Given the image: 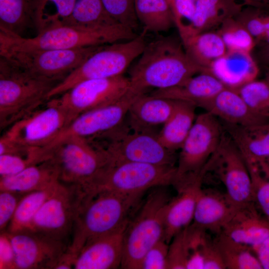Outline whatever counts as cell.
<instances>
[{
  "label": "cell",
  "instance_id": "obj_1",
  "mask_svg": "<svg viewBox=\"0 0 269 269\" xmlns=\"http://www.w3.org/2000/svg\"><path fill=\"white\" fill-rule=\"evenodd\" d=\"M130 71V90L142 95L150 89L163 90L178 86L203 68L188 57L180 40L161 36L146 43Z\"/></svg>",
  "mask_w": 269,
  "mask_h": 269
},
{
  "label": "cell",
  "instance_id": "obj_2",
  "mask_svg": "<svg viewBox=\"0 0 269 269\" xmlns=\"http://www.w3.org/2000/svg\"><path fill=\"white\" fill-rule=\"evenodd\" d=\"M143 194L82 191L68 250L77 255L88 242L127 225Z\"/></svg>",
  "mask_w": 269,
  "mask_h": 269
},
{
  "label": "cell",
  "instance_id": "obj_3",
  "mask_svg": "<svg viewBox=\"0 0 269 269\" xmlns=\"http://www.w3.org/2000/svg\"><path fill=\"white\" fill-rule=\"evenodd\" d=\"M137 35L133 29L119 23L95 27L59 25L38 32L31 38L0 29V53L101 46L129 40Z\"/></svg>",
  "mask_w": 269,
  "mask_h": 269
},
{
  "label": "cell",
  "instance_id": "obj_4",
  "mask_svg": "<svg viewBox=\"0 0 269 269\" xmlns=\"http://www.w3.org/2000/svg\"><path fill=\"white\" fill-rule=\"evenodd\" d=\"M61 81L33 74L0 56V130L37 110Z\"/></svg>",
  "mask_w": 269,
  "mask_h": 269
},
{
  "label": "cell",
  "instance_id": "obj_5",
  "mask_svg": "<svg viewBox=\"0 0 269 269\" xmlns=\"http://www.w3.org/2000/svg\"><path fill=\"white\" fill-rule=\"evenodd\" d=\"M170 200L165 190L152 192L140 204L125 229L121 267L140 269L146 252L164 235V213Z\"/></svg>",
  "mask_w": 269,
  "mask_h": 269
},
{
  "label": "cell",
  "instance_id": "obj_6",
  "mask_svg": "<svg viewBox=\"0 0 269 269\" xmlns=\"http://www.w3.org/2000/svg\"><path fill=\"white\" fill-rule=\"evenodd\" d=\"M146 33L143 30L132 39L103 45L54 87L47 100L61 95L83 81L123 75L144 50Z\"/></svg>",
  "mask_w": 269,
  "mask_h": 269
},
{
  "label": "cell",
  "instance_id": "obj_7",
  "mask_svg": "<svg viewBox=\"0 0 269 269\" xmlns=\"http://www.w3.org/2000/svg\"><path fill=\"white\" fill-rule=\"evenodd\" d=\"M49 152L59 171L60 181L82 189L89 186L109 163L102 147L82 137L66 139Z\"/></svg>",
  "mask_w": 269,
  "mask_h": 269
},
{
  "label": "cell",
  "instance_id": "obj_8",
  "mask_svg": "<svg viewBox=\"0 0 269 269\" xmlns=\"http://www.w3.org/2000/svg\"><path fill=\"white\" fill-rule=\"evenodd\" d=\"M176 172L175 166L133 162H110L85 191L143 194L152 187L173 185Z\"/></svg>",
  "mask_w": 269,
  "mask_h": 269
},
{
  "label": "cell",
  "instance_id": "obj_9",
  "mask_svg": "<svg viewBox=\"0 0 269 269\" xmlns=\"http://www.w3.org/2000/svg\"><path fill=\"white\" fill-rule=\"evenodd\" d=\"M223 128L218 118L208 112L196 117L179 149L174 184L205 174V166L219 146Z\"/></svg>",
  "mask_w": 269,
  "mask_h": 269
},
{
  "label": "cell",
  "instance_id": "obj_10",
  "mask_svg": "<svg viewBox=\"0 0 269 269\" xmlns=\"http://www.w3.org/2000/svg\"><path fill=\"white\" fill-rule=\"evenodd\" d=\"M73 117L55 98L8 128L0 137L20 146L42 148L50 143L73 120Z\"/></svg>",
  "mask_w": 269,
  "mask_h": 269
},
{
  "label": "cell",
  "instance_id": "obj_11",
  "mask_svg": "<svg viewBox=\"0 0 269 269\" xmlns=\"http://www.w3.org/2000/svg\"><path fill=\"white\" fill-rule=\"evenodd\" d=\"M121 126L105 138V150L111 163L133 162L174 166V152L166 148L157 134L149 132L130 133Z\"/></svg>",
  "mask_w": 269,
  "mask_h": 269
},
{
  "label": "cell",
  "instance_id": "obj_12",
  "mask_svg": "<svg viewBox=\"0 0 269 269\" xmlns=\"http://www.w3.org/2000/svg\"><path fill=\"white\" fill-rule=\"evenodd\" d=\"M214 169L225 188V194L236 208L253 203L252 183L247 163L225 131L219 146L205 169Z\"/></svg>",
  "mask_w": 269,
  "mask_h": 269
},
{
  "label": "cell",
  "instance_id": "obj_13",
  "mask_svg": "<svg viewBox=\"0 0 269 269\" xmlns=\"http://www.w3.org/2000/svg\"><path fill=\"white\" fill-rule=\"evenodd\" d=\"M140 95L129 89L118 101L79 115L43 149L49 152L58 143L72 137L91 141L104 137L123 126L130 106Z\"/></svg>",
  "mask_w": 269,
  "mask_h": 269
},
{
  "label": "cell",
  "instance_id": "obj_14",
  "mask_svg": "<svg viewBox=\"0 0 269 269\" xmlns=\"http://www.w3.org/2000/svg\"><path fill=\"white\" fill-rule=\"evenodd\" d=\"M103 46L13 51L0 53V56L33 74L62 81Z\"/></svg>",
  "mask_w": 269,
  "mask_h": 269
},
{
  "label": "cell",
  "instance_id": "obj_15",
  "mask_svg": "<svg viewBox=\"0 0 269 269\" xmlns=\"http://www.w3.org/2000/svg\"><path fill=\"white\" fill-rule=\"evenodd\" d=\"M81 194L79 187L60 182L37 213L29 230L66 242L72 235Z\"/></svg>",
  "mask_w": 269,
  "mask_h": 269
},
{
  "label": "cell",
  "instance_id": "obj_16",
  "mask_svg": "<svg viewBox=\"0 0 269 269\" xmlns=\"http://www.w3.org/2000/svg\"><path fill=\"white\" fill-rule=\"evenodd\" d=\"M129 77L123 75L81 82L57 98V102L74 119L79 115L111 104L130 89Z\"/></svg>",
  "mask_w": 269,
  "mask_h": 269
},
{
  "label": "cell",
  "instance_id": "obj_17",
  "mask_svg": "<svg viewBox=\"0 0 269 269\" xmlns=\"http://www.w3.org/2000/svg\"><path fill=\"white\" fill-rule=\"evenodd\" d=\"M7 233L14 253L15 269H54L69 246L66 242L31 230Z\"/></svg>",
  "mask_w": 269,
  "mask_h": 269
},
{
  "label": "cell",
  "instance_id": "obj_18",
  "mask_svg": "<svg viewBox=\"0 0 269 269\" xmlns=\"http://www.w3.org/2000/svg\"><path fill=\"white\" fill-rule=\"evenodd\" d=\"M204 174L184 180L174 186L177 194L167 203L164 213L163 239L169 244L172 239L192 222L197 199L202 189Z\"/></svg>",
  "mask_w": 269,
  "mask_h": 269
},
{
  "label": "cell",
  "instance_id": "obj_19",
  "mask_svg": "<svg viewBox=\"0 0 269 269\" xmlns=\"http://www.w3.org/2000/svg\"><path fill=\"white\" fill-rule=\"evenodd\" d=\"M127 225L86 243L77 254L74 269H115L121 267L124 235Z\"/></svg>",
  "mask_w": 269,
  "mask_h": 269
},
{
  "label": "cell",
  "instance_id": "obj_20",
  "mask_svg": "<svg viewBox=\"0 0 269 269\" xmlns=\"http://www.w3.org/2000/svg\"><path fill=\"white\" fill-rule=\"evenodd\" d=\"M220 233L252 249L269 237V222L253 202L237 208Z\"/></svg>",
  "mask_w": 269,
  "mask_h": 269
},
{
  "label": "cell",
  "instance_id": "obj_21",
  "mask_svg": "<svg viewBox=\"0 0 269 269\" xmlns=\"http://www.w3.org/2000/svg\"><path fill=\"white\" fill-rule=\"evenodd\" d=\"M248 166L259 168L269 158V122L249 126L223 124Z\"/></svg>",
  "mask_w": 269,
  "mask_h": 269
},
{
  "label": "cell",
  "instance_id": "obj_22",
  "mask_svg": "<svg viewBox=\"0 0 269 269\" xmlns=\"http://www.w3.org/2000/svg\"><path fill=\"white\" fill-rule=\"evenodd\" d=\"M176 100L146 94L139 96L130 106L127 116L133 132L152 133L163 125L172 114Z\"/></svg>",
  "mask_w": 269,
  "mask_h": 269
},
{
  "label": "cell",
  "instance_id": "obj_23",
  "mask_svg": "<svg viewBox=\"0 0 269 269\" xmlns=\"http://www.w3.org/2000/svg\"><path fill=\"white\" fill-rule=\"evenodd\" d=\"M259 65L252 53L229 52L215 61L208 72L217 78L225 88L237 90L257 79Z\"/></svg>",
  "mask_w": 269,
  "mask_h": 269
},
{
  "label": "cell",
  "instance_id": "obj_24",
  "mask_svg": "<svg viewBox=\"0 0 269 269\" xmlns=\"http://www.w3.org/2000/svg\"><path fill=\"white\" fill-rule=\"evenodd\" d=\"M237 209L225 193L202 188L197 199L191 224L218 235Z\"/></svg>",
  "mask_w": 269,
  "mask_h": 269
},
{
  "label": "cell",
  "instance_id": "obj_25",
  "mask_svg": "<svg viewBox=\"0 0 269 269\" xmlns=\"http://www.w3.org/2000/svg\"><path fill=\"white\" fill-rule=\"evenodd\" d=\"M224 123L249 126L269 122V119L254 114L237 90L225 88L215 97L200 106Z\"/></svg>",
  "mask_w": 269,
  "mask_h": 269
},
{
  "label": "cell",
  "instance_id": "obj_26",
  "mask_svg": "<svg viewBox=\"0 0 269 269\" xmlns=\"http://www.w3.org/2000/svg\"><path fill=\"white\" fill-rule=\"evenodd\" d=\"M225 87L212 74L203 72L170 88L155 90L151 95L193 103L196 107L212 99Z\"/></svg>",
  "mask_w": 269,
  "mask_h": 269
},
{
  "label": "cell",
  "instance_id": "obj_27",
  "mask_svg": "<svg viewBox=\"0 0 269 269\" xmlns=\"http://www.w3.org/2000/svg\"><path fill=\"white\" fill-rule=\"evenodd\" d=\"M59 181V171L49 159L14 175L0 177V190L27 193L49 188Z\"/></svg>",
  "mask_w": 269,
  "mask_h": 269
},
{
  "label": "cell",
  "instance_id": "obj_28",
  "mask_svg": "<svg viewBox=\"0 0 269 269\" xmlns=\"http://www.w3.org/2000/svg\"><path fill=\"white\" fill-rule=\"evenodd\" d=\"M246 5L243 0H196L189 35L184 41L198 33L218 28L226 20L235 17Z\"/></svg>",
  "mask_w": 269,
  "mask_h": 269
},
{
  "label": "cell",
  "instance_id": "obj_29",
  "mask_svg": "<svg viewBox=\"0 0 269 269\" xmlns=\"http://www.w3.org/2000/svg\"><path fill=\"white\" fill-rule=\"evenodd\" d=\"M176 100L172 114L157 134L160 142L174 152L182 146L197 117L196 105L188 102Z\"/></svg>",
  "mask_w": 269,
  "mask_h": 269
},
{
  "label": "cell",
  "instance_id": "obj_30",
  "mask_svg": "<svg viewBox=\"0 0 269 269\" xmlns=\"http://www.w3.org/2000/svg\"><path fill=\"white\" fill-rule=\"evenodd\" d=\"M182 43L189 58L207 72L215 61L228 52L217 31L209 30L198 33Z\"/></svg>",
  "mask_w": 269,
  "mask_h": 269
},
{
  "label": "cell",
  "instance_id": "obj_31",
  "mask_svg": "<svg viewBox=\"0 0 269 269\" xmlns=\"http://www.w3.org/2000/svg\"><path fill=\"white\" fill-rule=\"evenodd\" d=\"M136 15L145 32H161L174 25L167 0H134Z\"/></svg>",
  "mask_w": 269,
  "mask_h": 269
},
{
  "label": "cell",
  "instance_id": "obj_32",
  "mask_svg": "<svg viewBox=\"0 0 269 269\" xmlns=\"http://www.w3.org/2000/svg\"><path fill=\"white\" fill-rule=\"evenodd\" d=\"M60 182L49 188L24 194L20 200L6 231L14 233L29 230L37 213Z\"/></svg>",
  "mask_w": 269,
  "mask_h": 269
},
{
  "label": "cell",
  "instance_id": "obj_33",
  "mask_svg": "<svg viewBox=\"0 0 269 269\" xmlns=\"http://www.w3.org/2000/svg\"><path fill=\"white\" fill-rule=\"evenodd\" d=\"M33 0H0V29L16 35L34 26Z\"/></svg>",
  "mask_w": 269,
  "mask_h": 269
},
{
  "label": "cell",
  "instance_id": "obj_34",
  "mask_svg": "<svg viewBox=\"0 0 269 269\" xmlns=\"http://www.w3.org/2000/svg\"><path fill=\"white\" fill-rule=\"evenodd\" d=\"M118 23L108 13L101 0H76L71 14L61 25L95 27Z\"/></svg>",
  "mask_w": 269,
  "mask_h": 269
},
{
  "label": "cell",
  "instance_id": "obj_35",
  "mask_svg": "<svg viewBox=\"0 0 269 269\" xmlns=\"http://www.w3.org/2000/svg\"><path fill=\"white\" fill-rule=\"evenodd\" d=\"M76 0H33L34 26L38 32L61 25L71 14Z\"/></svg>",
  "mask_w": 269,
  "mask_h": 269
},
{
  "label": "cell",
  "instance_id": "obj_36",
  "mask_svg": "<svg viewBox=\"0 0 269 269\" xmlns=\"http://www.w3.org/2000/svg\"><path fill=\"white\" fill-rule=\"evenodd\" d=\"M227 269H262L259 260L249 247L220 233L214 239Z\"/></svg>",
  "mask_w": 269,
  "mask_h": 269
},
{
  "label": "cell",
  "instance_id": "obj_37",
  "mask_svg": "<svg viewBox=\"0 0 269 269\" xmlns=\"http://www.w3.org/2000/svg\"><path fill=\"white\" fill-rule=\"evenodd\" d=\"M228 51L252 53L256 43L252 35L235 17L224 21L217 30Z\"/></svg>",
  "mask_w": 269,
  "mask_h": 269
},
{
  "label": "cell",
  "instance_id": "obj_38",
  "mask_svg": "<svg viewBox=\"0 0 269 269\" xmlns=\"http://www.w3.org/2000/svg\"><path fill=\"white\" fill-rule=\"evenodd\" d=\"M236 90L254 114L269 119V85L265 79H255Z\"/></svg>",
  "mask_w": 269,
  "mask_h": 269
},
{
  "label": "cell",
  "instance_id": "obj_39",
  "mask_svg": "<svg viewBox=\"0 0 269 269\" xmlns=\"http://www.w3.org/2000/svg\"><path fill=\"white\" fill-rule=\"evenodd\" d=\"M50 158L42 148H34L26 154H0V177L14 175L25 168Z\"/></svg>",
  "mask_w": 269,
  "mask_h": 269
},
{
  "label": "cell",
  "instance_id": "obj_40",
  "mask_svg": "<svg viewBox=\"0 0 269 269\" xmlns=\"http://www.w3.org/2000/svg\"><path fill=\"white\" fill-rule=\"evenodd\" d=\"M171 10L174 25L180 40H186L189 35L195 10L194 0H167Z\"/></svg>",
  "mask_w": 269,
  "mask_h": 269
},
{
  "label": "cell",
  "instance_id": "obj_41",
  "mask_svg": "<svg viewBox=\"0 0 269 269\" xmlns=\"http://www.w3.org/2000/svg\"><path fill=\"white\" fill-rule=\"evenodd\" d=\"M108 13L118 23L134 30L138 26L134 0H101Z\"/></svg>",
  "mask_w": 269,
  "mask_h": 269
},
{
  "label": "cell",
  "instance_id": "obj_42",
  "mask_svg": "<svg viewBox=\"0 0 269 269\" xmlns=\"http://www.w3.org/2000/svg\"><path fill=\"white\" fill-rule=\"evenodd\" d=\"M248 168L252 179L253 202L269 222V178L256 168Z\"/></svg>",
  "mask_w": 269,
  "mask_h": 269
},
{
  "label": "cell",
  "instance_id": "obj_43",
  "mask_svg": "<svg viewBox=\"0 0 269 269\" xmlns=\"http://www.w3.org/2000/svg\"><path fill=\"white\" fill-rule=\"evenodd\" d=\"M185 229L178 233L170 243L167 255V269H186L187 255Z\"/></svg>",
  "mask_w": 269,
  "mask_h": 269
},
{
  "label": "cell",
  "instance_id": "obj_44",
  "mask_svg": "<svg viewBox=\"0 0 269 269\" xmlns=\"http://www.w3.org/2000/svg\"><path fill=\"white\" fill-rule=\"evenodd\" d=\"M26 193L0 190V231H6L18 204Z\"/></svg>",
  "mask_w": 269,
  "mask_h": 269
},
{
  "label": "cell",
  "instance_id": "obj_45",
  "mask_svg": "<svg viewBox=\"0 0 269 269\" xmlns=\"http://www.w3.org/2000/svg\"><path fill=\"white\" fill-rule=\"evenodd\" d=\"M168 248L163 240L157 242L144 255L140 269H167Z\"/></svg>",
  "mask_w": 269,
  "mask_h": 269
},
{
  "label": "cell",
  "instance_id": "obj_46",
  "mask_svg": "<svg viewBox=\"0 0 269 269\" xmlns=\"http://www.w3.org/2000/svg\"><path fill=\"white\" fill-rule=\"evenodd\" d=\"M0 269H15L14 253L6 231L0 235Z\"/></svg>",
  "mask_w": 269,
  "mask_h": 269
},
{
  "label": "cell",
  "instance_id": "obj_47",
  "mask_svg": "<svg viewBox=\"0 0 269 269\" xmlns=\"http://www.w3.org/2000/svg\"><path fill=\"white\" fill-rule=\"evenodd\" d=\"M251 249L259 260L263 269H269V237Z\"/></svg>",
  "mask_w": 269,
  "mask_h": 269
},
{
  "label": "cell",
  "instance_id": "obj_48",
  "mask_svg": "<svg viewBox=\"0 0 269 269\" xmlns=\"http://www.w3.org/2000/svg\"><path fill=\"white\" fill-rule=\"evenodd\" d=\"M252 54L255 61L258 64L264 66L269 67V44L262 46H257L255 47Z\"/></svg>",
  "mask_w": 269,
  "mask_h": 269
},
{
  "label": "cell",
  "instance_id": "obj_49",
  "mask_svg": "<svg viewBox=\"0 0 269 269\" xmlns=\"http://www.w3.org/2000/svg\"><path fill=\"white\" fill-rule=\"evenodd\" d=\"M246 5L257 6H269V0H243Z\"/></svg>",
  "mask_w": 269,
  "mask_h": 269
},
{
  "label": "cell",
  "instance_id": "obj_50",
  "mask_svg": "<svg viewBox=\"0 0 269 269\" xmlns=\"http://www.w3.org/2000/svg\"><path fill=\"white\" fill-rule=\"evenodd\" d=\"M259 170L264 176L269 178V158L260 166Z\"/></svg>",
  "mask_w": 269,
  "mask_h": 269
},
{
  "label": "cell",
  "instance_id": "obj_51",
  "mask_svg": "<svg viewBox=\"0 0 269 269\" xmlns=\"http://www.w3.org/2000/svg\"><path fill=\"white\" fill-rule=\"evenodd\" d=\"M265 68V78L264 79L269 85V67L264 66Z\"/></svg>",
  "mask_w": 269,
  "mask_h": 269
},
{
  "label": "cell",
  "instance_id": "obj_52",
  "mask_svg": "<svg viewBox=\"0 0 269 269\" xmlns=\"http://www.w3.org/2000/svg\"><path fill=\"white\" fill-rule=\"evenodd\" d=\"M194 1H196V0H194Z\"/></svg>",
  "mask_w": 269,
  "mask_h": 269
}]
</instances>
